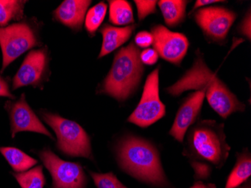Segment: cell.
Here are the masks:
<instances>
[{"label": "cell", "instance_id": "1", "mask_svg": "<svg viewBox=\"0 0 251 188\" xmlns=\"http://www.w3.org/2000/svg\"><path fill=\"white\" fill-rule=\"evenodd\" d=\"M224 124L203 120L193 124L187 134L183 155L189 160L197 180L209 179L212 167L221 169L229 157Z\"/></svg>", "mask_w": 251, "mask_h": 188}, {"label": "cell", "instance_id": "2", "mask_svg": "<svg viewBox=\"0 0 251 188\" xmlns=\"http://www.w3.org/2000/svg\"><path fill=\"white\" fill-rule=\"evenodd\" d=\"M190 90L204 91L210 107L224 119L233 113L245 110V105L208 68L199 50L192 67L174 84L166 88L167 93L174 97Z\"/></svg>", "mask_w": 251, "mask_h": 188}, {"label": "cell", "instance_id": "3", "mask_svg": "<svg viewBox=\"0 0 251 188\" xmlns=\"http://www.w3.org/2000/svg\"><path fill=\"white\" fill-rule=\"evenodd\" d=\"M117 155L123 170L135 179L152 187L170 188L156 147L144 138H123L117 147Z\"/></svg>", "mask_w": 251, "mask_h": 188}, {"label": "cell", "instance_id": "4", "mask_svg": "<svg viewBox=\"0 0 251 188\" xmlns=\"http://www.w3.org/2000/svg\"><path fill=\"white\" fill-rule=\"evenodd\" d=\"M143 73L140 52L136 45L131 42L115 55L109 73L99 87L98 92L119 102L124 101L135 91Z\"/></svg>", "mask_w": 251, "mask_h": 188}, {"label": "cell", "instance_id": "5", "mask_svg": "<svg viewBox=\"0 0 251 188\" xmlns=\"http://www.w3.org/2000/svg\"><path fill=\"white\" fill-rule=\"evenodd\" d=\"M42 116L56 134L60 151L69 156L93 159L90 137L77 123L47 111H43Z\"/></svg>", "mask_w": 251, "mask_h": 188}, {"label": "cell", "instance_id": "6", "mask_svg": "<svg viewBox=\"0 0 251 188\" xmlns=\"http://www.w3.org/2000/svg\"><path fill=\"white\" fill-rule=\"evenodd\" d=\"M37 28L29 21L0 27V47L2 52L1 73L23 54L40 45Z\"/></svg>", "mask_w": 251, "mask_h": 188}, {"label": "cell", "instance_id": "7", "mask_svg": "<svg viewBox=\"0 0 251 188\" xmlns=\"http://www.w3.org/2000/svg\"><path fill=\"white\" fill-rule=\"evenodd\" d=\"M159 69L148 76L140 102L127 121L142 128L161 119L166 114V107L159 98Z\"/></svg>", "mask_w": 251, "mask_h": 188}, {"label": "cell", "instance_id": "8", "mask_svg": "<svg viewBox=\"0 0 251 188\" xmlns=\"http://www.w3.org/2000/svg\"><path fill=\"white\" fill-rule=\"evenodd\" d=\"M39 155L51 175L53 188H86L87 176L80 164L63 161L48 148Z\"/></svg>", "mask_w": 251, "mask_h": 188}, {"label": "cell", "instance_id": "9", "mask_svg": "<svg viewBox=\"0 0 251 188\" xmlns=\"http://www.w3.org/2000/svg\"><path fill=\"white\" fill-rule=\"evenodd\" d=\"M193 18L207 39L221 43L226 39L236 13L224 7L208 6L193 12Z\"/></svg>", "mask_w": 251, "mask_h": 188}, {"label": "cell", "instance_id": "10", "mask_svg": "<svg viewBox=\"0 0 251 188\" xmlns=\"http://www.w3.org/2000/svg\"><path fill=\"white\" fill-rule=\"evenodd\" d=\"M49 68V52L46 47L31 51L14 77L12 90L27 86L42 87L43 82L47 79Z\"/></svg>", "mask_w": 251, "mask_h": 188}, {"label": "cell", "instance_id": "11", "mask_svg": "<svg viewBox=\"0 0 251 188\" xmlns=\"http://www.w3.org/2000/svg\"><path fill=\"white\" fill-rule=\"evenodd\" d=\"M153 48L160 57L175 65H180L188 51V39L184 34L173 32L163 25L151 29Z\"/></svg>", "mask_w": 251, "mask_h": 188}, {"label": "cell", "instance_id": "12", "mask_svg": "<svg viewBox=\"0 0 251 188\" xmlns=\"http://www.w3.org/2000/svg\"><path fill=\"white\" fill-rule=\"evenodd\" d=\"M5 108L9 114L12 138H15L18 133L28 131L47 135L53 139V135L28 105L25 93L17 101L6 102Z\"/></svg>", "mask_w": 251, "mask_h": 188}, {"label": "cell", "instance_id": "13", "mask_svg": "<svg viewBox=\"0 0 251 188\" xmlns=\"http://www.w3.org/2000/svg\"><path fill=\"white\" fill-rule=\"evenodd\" d=\"M204 91L197 90L187 97L180 106L175 118L169 135L178 142H184L189 128L195 124L204 102Z\"/></svg>", "mask_w": 251, "mask_h": 188}, {"label": "cell", "instance_id": "14", "mask_svg": "<svg viewBox=\"0 0 251 188\" xmlns=\"http://www.w3.org/2000/svg\"><path fill=\"white\" fill-rule=\"evenodd\" d=\"M91 2L89 0H66L53 11V18L73 30H81Z\"/></svg>", "mask_w": 251, "mask_h": 188}, {"label": "cell", "instance_id": "15", "mask_svg": "<svg viewBox=\"0 0 251 188\" xmlns=\"http://www.w3.org/2000/svg\"><path fill=\"white\" fill-rule=\"evenodd\" d=\"M135 28V25H129L124 27H113L108 25L101 27L100 32L102 36V45L99 58L106 56L127 42Z\"/></svg>", "mask_w": 251, "mask_h": 188}, {"label": "cell", "instance_id": "16", "mask_svg": "<svg viewBox=\"0 0 251 188\" xmlns=\"http://www.w3.org/2000/svg\"><path fill=\"white\" fill-rule=\"evenodd\" d=\"M251 157L248 149L237 154V161L232 172L227 178L224 188H237L251 177Z\"/></svg>", "mask_w": 251, "mask_h": 188}, {"label": "cell", "instance_id": "17", "mask_svg": "<svg viewBox=\"0 0 251 188\" xmlns=\"http://www.w3.org/2000/svg\"><path fill=\"white\" fill-rule=\"evenodd\" d=\"M188 2L184 0H161L158 2L167 26L175 27L184 21Z\"/></svg>", "mask_w": 251, "mask_h": 188}, {"label": "cell", "instance_id": "18", "mask_svg": "<svg viewBox=\"0 0 251 188\" xmlns=\"http://www.w3.org/2000/svg\"><path fill=\"white\" fill-rule=\"evenodd\" d=\"M0 153L13 170L18 173L26 172L38 163L37 160L31 158L26 153L15 147H1Z\"/></svg>", "mask_w": 251, "mask_h": 188}, {"label": "cell", "instance_id": "19", "mask_svg": "<svg viewBox=\"0 0 251 188\" xmlns=\"http://www.w3.org/2000/svg\"><path fill=\"white\" fill-rule=\"evenodd\" d=\"M26 2L24 0H0V27L8 26L12 21H22Z\"/></svg>", "mask_w": 251, "mask_h": 188}, {"label": "cell", "instance_id": "20", "mask_svg": "<svg viewBox=\"0 0 251 188\" xmlns=\"http://www.w3.org/2000/svg\"><path fill=\"white\" fill-rule=\"evenodd\" d=\"M109 21L116 26H126L134 23L130 3L125 0H110Z\"/></svg>", "mask_w": 251, "mask_h": 188}, {"label": "cell", "instance_id": "21", "mask_svg": "<svg viewBox=\"0 0 251 188\" xmlns=\"http://www.w3.org/2000/svg\"><path fill=\"white\" fill-rule=\"evenodd\" d=\"M22 188H43L45 179L42 166H38L26 172L14 174Z\"/></svg>", "mask_w": 251, "mask_h": 188}, {"label": "cell", "instance_id": "22", "mask_svg": "<svg viewBox=\"0 0 251 188\" xmlns=\"http://www.w3.org/2000/svg\"><path fill=\"white\" fill-rule=\"evenodd\" d=\"M107 9V4L101 2L87 11L85 18V28L90 36H94L97 29L101 26L105 19Z\"/></svg>", "mask_w": 251, "mask_h": 188}, {"label": "cell", "instance_id": "23", "mask_svg": "<svg viewBox=\"0 0 251 188\" xmlns=\"http://www.w3.org/2000/svg\"><path fill=\"white\" fill-rule=\"evenodd\" d=\"M89 173L97 188H128L123 185L112 172L101 174L89 171Z\"/></svg>", "mask_w": 251, "mask_h": 188}, {"label": "cell", "instance_id": "24", "mask_svg": "<svg viewBox=\"0 0 251 188\" xmlns=\"http://www.w3.org/2000/svg\"><path fill=\"white\" fill-rule=\"evenodd\" d=\"M138 10V17L139 21L145 19L148 15L156 12V1H134Z\"/></svg>", "mask_w": 251, "mask_h": 188}, {"label": "cell", "instance_id": "25", "mask_svg": "<svg viewBox=\"0 0 251 188\" xmlns=\"http://www.w3.org/2000/svg\"><path fill=\"white\" fill-rule=\"evenodd\" d=\"M135 42L137 46L140 47L142 49H147L153 44V35L151 32L141 31L136 34Z\"/></svg>", "mask_w": 251, "mask_h": 188}, {"label": "cell", "instance_id": "26", "mask_svg": "<svg viewBox=\"0 0 251 188\" xmlns=\"http://www.w3.org/2000/svg\"><path fill=\"white\" fill-rule=\"evenodd\" d=\"M159 59V55L154 49H147L140 53V60L143 64L154 65Z\"/></svg>", "mask_w": 251, "mask_h": 188}, {"label": "cell", "instance_id": "27", "mask_svg": "<svg viewBox=\"0 0 251 188\" xmlns=\"http://www.w3.org/2000/svg\"><path fill=\"white\" fill-rule=\"evenodd\" d=\"M239 32L245 36L248 40H251V10L250 9L248 11V13L246 14L245 18L242 21L240 27H239Z\"/></svg>", "mask_w": 251, "mask_h": 188}, {"label": "cell", "instance_id": "28", "mask_svg": "<svg viewBox=\"0 0 251 188\" xmlns=\"http://www.w3.org/2000/svg\"><path fill=\"white\" fill-rule=\"evenodd\" d=\"M0 97H8L12 100L15 99V96L10 91L8 82L1 76H0Z\"/></svg>", "mask_w": 251, "mask_h": 188}, {"label": "cell", "instance_id": "29", "mask_svg": "<svg viewBox=\"0 0 251 188\" xmlns=\"http://www.w3.org/2000/svg\"><path fill=\"white\" fill-rule=\"evenodd\" d=\"M218 2H222V1H218V0H198V1L195 2V5L193 6L192 11H190V15H191L192 13H193L197 10L200 9L201 7L211 5V4L218 3Z\"/></svg>", "mask_w": 251, "mask_h": 188}, {"label": "cell", "instance_id": "30", "mask_svg": "<svg viewBox=\"0 0 251 188\" xmlns=\"http://www.w3.org/2000/svg\"><path fill=\"white\" fill-rule=\"evenodd\" d=\"M190 188H217V187L214 184H206L201 181H198Z\"/></svg>", "mask_w": 251, "mask_h": 188}, {"label": "cell", "instance_id": "31", "mask_svg": "<svg viewBox=\"0 0 251 188\" xmlns=\"http://www.w3.org/2000/svg\"><path fill=\"white\" fill-rule=\"evenodd\" d=\"M251 188V187H245V188Z\"/></svg>", "mask_w": 251, "mask_h": 188}]
</instances>
